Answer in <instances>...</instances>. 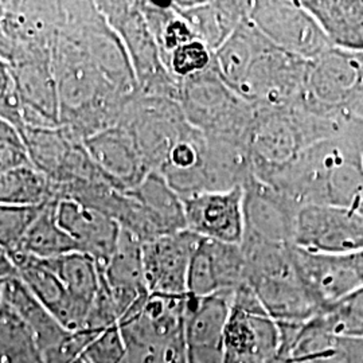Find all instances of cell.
Returning a JSON list of instances; mask_svg holds the SVG:
<instances>
[{
	"label": "cell",
	"mask_w": 363,
	"mask_h": 363,
	"mask_svg": "<svg viewBox=\"0 0 363 363\" xmlns=\"http://www.w3.org/2000/svg\"><path fill=\"white\" fill-rule=\"evenodd\" d=\"M27 164H31V160L21 132L0 118V175Z\"/></svg>",
	"instance_id": "41"
},
{
	"label": "cell",
	"mask_w": 363,
	"mask_h": 363,
	"mask_svg": "<svg viewBox=\"0 0 363 363\" xmlns=\"http://www.w3.org/2000/svg\"><path fill=\"white\" fill-rule=\"evenodd\" d=\"M233 292L205 298L187 294L183 339L187 363H223V337Z\"/></svg>",
	"instance_id": "16"
},
{
	"label": "cell",
	"mask_w": 363,
	"mask_h": 363,
	"mask_svg": "<svg viewBox=\"0 0 363 363\" xmlns=\"http://www.w3.org/2000/svg\"><path fill=\"white\" fill-rule=\"evenodd\" d=\"M1 30L18 50L50 52L64 19V1H3Z\"/></svg>",
	"instance_id": "21"
},
{
	"label": "cell",
	"mask_w": 363,
	"mask_h": 363,
	"mask_svg": "<svg viewBox=\"0 0 363 363\" xmlns=\"http://www.w3.org/2000/svg\"><path fill=\"white\" fill-rule=\"evenodd\" d=\"M249 21L276 48L312 62L333 49L323 28L301 1L256 0Z\"/></svg>",
	"instance_id": "10"
},
{
	"label": "cell",
	"mask_w": 363,
	"mask_h": 363,
	"mask_svg": "<svg viewBox=\"0 0 363 363\" xmlns=\"http://www.w3.org/2000/svg\"><path fill=\"white\" fill-rule=\"evenodd\" d=\"M121 363H150L145 362L143 359H140V358H138V357H132L130 354H125V357H124V359H123V362Z\"/></svg>",
	"instance_id": "45"
},
{
	"label": "cell",
	"mask_w": 363,
	"mask_h": 363,
	"mask_svg": "<svg viewBox=\"0 0 363 363\" xmlns=\"http://www.w3.org/2000/svg\"><path fill=\"white\" fill-rule=\"evenodd\" d=\"M73 363H89L88 362V361H86V359H85V358H84V355H81V357H79V358H78V359H76V361H74V362Z\"/></svg>",
	"instance_id": "47"
},
{
	"label": "cell",
	"mask_w": 363,
	"mask_h": 363,
	"mask_svg": "<svg viewBox=\"0 0 363 363\" xmlns=\"http://www.w3.org/2000/svg\"><path fill=\"white\" fill-rule=\"evenodd\" d=\"M166 363H187L186 359V349H184V339L182 335L169 346L166 354Z\"/></svg>",
	"instance_id": "43"
},
{
	"label": "cell",
	"mask_w": 363,
	"mask_h": 363,
	"mask_svg": "<svg viewBox=\"0 0 363 363\" xmlns=\"http://www.w3.org/2000/svg\"><path fill=\"white\" fill-rule=\"evenodd\" d=\"M211 64L213 52L198 39L174 50L164 62L169 73L179 81L206 72Z\"/></svg>",
	"instance_id": "38"
},
{
	"label": "cell",
	"mask_w": 363,
	"mask_h": 363,
	"mask_svg": "<svg viewBox=\"0 0 363 363\" xmlns=\"http://www.w3.org/2000/svg\"><path fill=\"white\" fill-rule=\"evenodd\" d=\"M48 261L62 280L85 327L86 318L100 288V271L97 264L91 257L77 252Z\"/></svg>",
	"instance_id": "33"
},
{
	"label": "cell",
	"mask_w": 363,
	"mask_h": 363,
	"mask_svg": "<svg viewBox=\"0 0 363 363\" xmlns=\"http://www.w3.org/2000/svg\"><path fill=\"white\" fill-rule=\"evenodd\" d=\"M323 28L333 48L363 52L362 0H300Z\"/></svg>",
	"instance_id": "29"
},
{
	"label": "cell",
	"mask_w": 363,
	"mask_h": 363,
	"mask_svg": "<svg viewBox=\"0 0 363 363\" xmlns=\"http://www.w3.org/2000/svg\"><path fill=\"white\" fill-rule=\"evenodd\" d=\"M247 284L277 323H306L320 308L298 274L292 245L244 237Z\"/></svg>",
	"instance_id": "3"
},
{
	"label": "cell",
	"mask_w": 363,
	"mask_h": 363,
	"mask_svg": "<svg viewBox=\"0 0 363 363\" xmlns=\"http://www.w3.org/2000/svg\"><path fill=\"white\" fill-rule=\"evenodd\" d=\"M142 245L135 237L121 230L113 256L104 268H99L115 304L118 323L139 311L150 298L144 276Z\"/></svg>",
	"instance_id": "22"
},
{
	"label": "cell",
	"mask_w": 363,
	"mask_h": 363,
	"mask_svg": "<svg viewBox=\"0 0 363 363\" xmlns=\"http://www.w3.org/2000/svg\"><path fill=\"white\" fill-rule=\"evenodd\" d=\"M175 10L190 25L195 37L210 52H217L241 26L252 10L253 1L214 0V1H172Z\"/></svg>",
	"instance_id": "25"
},
{
	"label": "cell",
	"mask_w": 363,
	"mask_h": 363,
	"mask_svg": "<svg viewBox=\"0 0 363 363\" xmlns=\"http://www.w3.org/2000/svg\"><path fill=\"white\" fill-rule=\"evenodd\" d=\"M57 220L76 242L78 253L104 268L120 240L121 228L116 220L70 199H57Z\"/></svg>",
	"instance_id": "24"
},
{
	"label": "cell",
	"mask_w": 363,
	"mask_h": 363,
	"mask_svg": "<svg viewBox=\"0 0 363 363\" xmlns=\"http://www.w3.org/2000/svg\"><path fill=\"white\" fill-rule=\"evenodd\" d=\"M244 189V237L294 244L298 210L284 195L255 175Z\"/></svg>",
	"instance_id": "20"
},
{
	"label": "cell",
	"mask_w": 363,
	"mask_h": 363,
	"mask_svg": "<svg viewBox=\"0 0 363 363\" xmlns=\"http://www.w3.org/2000/svg\"><path fill=\"white\" fill-rule=\"evenodd\" d=\"M296 208L331 206L363 213V157L345 130L342 136L312 144L265 179Z\"/></svg>",
	"instance_id": "1"
},
{
	"label": "cell",
	"mask_w": 363,
	"mask_h": 363,
	"mask_svg": "<svg viewBox=\"0 0 363 363\" xmlns=\"http://www.w3.org/2000/svg\"><path fill=\"white\" fill-rule=\"evenodd\" d=\"M4 281L6 280H0V306L3 303V286H4Z\"/></svg>",
	"instance_id": "46"
},
{
	"label": "cell",
	"mask_w": 363,
	"mask_h": 363,
	"mask_svg": "<svg viewBox=\"0 0 363 363\" xmlns=\"http://www.w3.org/2000/svg\"><path fill=\"white\" fill-rule=\"evenodd\" d=\"M281 330L247 284L233 294L223 337V363H280Z\"/></svg>",
	"instance_id": "9"
},
{
	"label": "cell",
	"mask_w": 363,
	"mask_h": 363,
	"mask_svg": "<svg viewBox=\"0 0 363 363\" xmlns=\"http://www.w3.org/2000/svg\"><path fill=\"white\" fill-rule=\"evenodd\" d=\"M61 33L77 42L99 73L125 96L138 93V82L127 52L96 1H64Z\"/></svg>",
	"instance_id": "7"
},
{
	"label": "cell",
	"mask_w": 363,
	"mask_h": 363,
	"mask_svg": "<svg viewBox=\"0 0 363 363\" xmlns=\"http://www.w3.org/2000/svg\"><path fill=\"white\" fill-rule=\"evenodd\" d=\"M286 363H363V337L331 331L319 313L306 323H279Z\"/></svg>",
	"instance_id": "15"
},
{
	"label": "cell",
	"mask_w": 363,
	"mask_h": 363,
	"mask_svg": "<svg viewBox=\"0 0 363 363\" xmlns=\"http://www.w3.org/2000/svg\"><path fill=\"white\" fill-rule=\"evenodd\" d=\"M178 103L189 124L206 139L247 144L256 108L229 88L213 67L182 79Z\"/></svg>",
	"instance_id": "4"
},
{
	"label": "cell",
	"mask_w": 363,
	"mask_h": 363,
	"mask_svg": "<svg viewBox=\"0 0 363 363\" xmlns=\"http://www.w3.org/2000/svg\"><path fill=\"white\" fill-rule=\"evenodd\" d=\"M31 164L40 171L52 187L62 184L84 155V144L65 128H33L21 132Z\"/></svg>",
	"instance_id": "26"
},
{
	"label": "cell",
	"mask_w": 363,
	"mask_h": 363,
	"mask_svg": "<svg viewBox=\"0 0 363 363\" xmlns=\"http://www.w3.org/2000/svg\"><path fill=\"white\" fill-rule=\"evenodd\" d=\"M54 199L52 184L33 164L10 169L0 175V203L34 208Z\"/></svg>",
	"instance_id": "34"
},
{
	"label": "cell",
	"mask_w": 363,
	"mask_h": 363,
	"mask_svg": "<svg viewBox=\"0 0 363 363\" xmlns=\"http://www.w3.org/2000/svg\"><path fill=\"white\" fill-rule=\"evenodd\" d=\"M3 301H6L26 323L43 352L62 342L70 330L61 325L38 298H35L19 277L4 281Z\"/></svg>",
	"instance_id": "31"
},
{
	"label": "cell",
	"mask_w": 363,
	"mask_h": 363,
	"mask_svg": "<svg viewBox=\"0 0 363 363\" xmlns=\"http://www.w3.org/2000/svg\"><path fill=\"white\" fill-rule=\"evenodd\" d=\"M310 62L280 50L262 35L235 93L255 108L301 104Z\"/></svg>",
	"instance_id": "8"
},
{
	"label": "cell",
	"mask_w": 363,
	"mask_h": 363,
	"mask_svg": "<svg viewBox=\"0 0 363 363\" xmlns=\"http://www.w3.org/2000/svg\"><path fill=\"white\" fill-rule=\"evenodd\" d=\"M89 363H121L125 357V346L118 325L99 331L82 352Z\"/></svg>",
	"instance_id": "40"
},
{
	"label": "cell",
	"mask_w": 363,
	"mask_h": 363,
	"mask_svg": "<svg viewBox=\"0 0 363 363\" xmlns=\"http://www.w3.org/2000/svg\"><path fill=\"white\" fill-rule=\"evenodd\" d=\"M42 206L19 208L0 203V247L13 252Z\"/></svg>",
	"instance_id": "39"
},
{
	"label": "cell",
	"mask_w": 363,
	"mask_h": 363,
	"mask_svg": "<svg viewBox=\"0 0 363 363\" xmlns=\"http://www.w3.org/2000/svg\"><path fill=\"white\" fill-rule=\"evenodd\" d=\"M327 328L337 334L363 337V286L319 312Z\"/></svg>",
	"instance_id": "37"
},
{
	"label": "cell",
	"mask_w": 363,
	"mask_h": 363,
	"mask_svg": "<svg viewBox=\"0 0 363 363\" xmlns=\"http://www.w3.org/2000/svg\"><path fill=\"white\" fill-rule=\"evenodd\" d=\"M139 4L145 22L155 38L163 64L174 50L196 39L193 28L175 10L172 1L169 4L139 1Z\"/></svg>",
	"instance_id": "35"
},
{
	"label": "cell",
	"mask_w": 363,
	"mask_h": 363,
	"mask_svg": "<svg viewBox=\"0 0 363 363\" xmlns=\"http://www.w3.org/2000/svg\"><path fill=\"white\" fill-rule=\"evenodd\" d=\"M199 237L190 230L167 234L142 245L144 276L151 295H187V274Z\"/></svg>",
	"instance_id": "19"
},
{
	"label": "cell",
	"mask_w": 363,
	"mask_h": 363,
	"mask_svg": "<svg viewBox=\"0 0 363 363\" xmlns=\"http://www.w3.org/2000/svg\"><path fill=\"white\" fill-rule=\"evenodd\" d=\"M0 363H46L37 339L6 301L0 306Z\"/></svg>",
	"instance_id": "36"
},
{
	"label": "cell",
	"mask_w": 363,
	"mask_h": 363,
	"mask_svg": "<svg viewBox=\"0 0 363 363\" xmlns=\"http://www.w3.org/2000/svg\"><path fill=\"white\" fill-rule=\"evenodd\" d=\"M21 281L52 312V316L70 331L84 328L74 304L60 276L48 259H35L18 252L10 253Z\"/></svg>",
	"instance_id": "27"
},
{
	"label": "cell",
	"mask_w": 363,
	"mask_h": 363,
	"mask_svg": "<svg viewBox=\"0 0 363 363\" xmlns=\"http://www.w3.org/2000/svg\"><path fill=\"white\" fill-rule=\"evenodd\" d=\"M280 363H286V362H280Z\"/></svg>",
	"instance_id": "48"
},
{
	"label": "cell",
	"mask_w": 363,
	"mask_h": 363,
	"mask_svg": "<svg viewBox=\"0 0 363 363\" xmlns=\"http://www.w3.org/2000/svg\"><path fill=\"white\" fill-rule=\"evenodd\" d=\"M350 135L354 140L359 145L363 157V120L362 118H354L350 124Z\"/></svg>",
	"instance_id": "44"
},
{
	"label": "cell",
	"mask_w": 363,
	"mask_h": 363,
	"mask_svg": "<svg viewBox=\"0 0 363 363\" xmlns=\"http://www.w3.org/2000/svg\"><path fill=\"white\" fill-rule=\"evenodd\" d=\"M10 66L25 127H60V99L52 54L21 52Z\"/></svg>",
	"instance_id": "12"
},
{
	"label": "cell",
	"mask_w": 363,
	"mask_h": 363,
	"mask_svg": "<svg viewBox=\"0 0 363 363\" xmlns=\"http://www.w3.org/2000/svg\"><path fill=\"white\" fill-rule=\"evenodd\" d=\"M82 144L94 166L118 189L136 187L151 172L133 136L123 125L99 132Z\"/></svg>",
	"instance_id": "23"
},
{
	"label": "cell",
	"mask_w": 363,
	"mask_h": 363,
	"mask_svg": "<svg viewBox=\"0 0 363 363\" xmlns=\"http://www.w3.org/2000/svg\"><path fill=\"white\" fill-rule=\"evenodd\" d=\"M301 104L325 116L363 120V52L333 48L310 62Z\"/></svg>",
	"instance_id": "6"
},
{
	"label": "cell",
	"mask_w": 363,
	"mask_h": 363,
	"mask_svg": "<svg viewBox=\"0 0 363 363\" xmlns=\"http://www.w3.org/2000/svg\"><path fill=\"white\" fill-rule=\"evenodd\" d=\"M118 125L130 130L145 166L155 172L164 164L172 145L191 128L179 103L139 93L130 99Z\"/></svg>",
	"instance_id": "11"
},
{
	"label": "cell",
	"mask_w": 363,
	"mask_h": 363,
	"mask_svg": "<svg viewBox=\"0 0 363 363\" xmlns=\"http://www.w3.org/2000/svg\"><path fill=\"white\" fill-rule=\"evenodd\" d=\"M206 140V191H229L244 187L253 177L247 144L223 139Z\"/></svg>",
	"instance_id": "30"
},
{
	"label": "cell",
	"mask_w": 363,
	"mask_h": 363,
	"mask_svg": "<svg viewBox=\"0 0 363 363\" xmlns=\"http://www.w3.org/2000/svg\"><path fill=\"white\" fill-rule=\"evenodd\" d=\"M130 191L143 208L152 240L187 230L183 199L159 172L151 171Z\"/></svg>",
	"instance_id": "28"
},
{
	"label": "cell",
	"mask_w": 363,
	"mask_h": 363,
	"mask_svg": "<svg viewBox=\"0 0 363 363\" xmlns=\"http://www.w3.org/2000/svg\"><path fill=\"white\" fill-rule=\"evenodd\" d=\"M16 276V267L13 264L10 252L0 247V280H9Z\"/></svg>",
	"instance_id": "42"
},
{
	"label": "cell",
	"mask_w": 363,
	"mask_h": 363,
	"mask_svg": "<svg viewBox=\"0 0 363 363\" xmlns=\"http://www.w3.org/2000/svg\"><path fill=\"white\" fill-rule=\"evenodd\" d=\"M347 120L316 113L303 104L256 108L247 140L253 175L268 179L312 144L342 136Z\"/></svg>",
	"instance_id": "2"
},
{
	"label": "cell",
	"mask_w": 363,
	"mask_h": 363,
	"mask_svg": "<svg viewBox=\"0 0 363 363\" xmlns=\"http://www.w3.org/2000/svg\"><path fill=\"white\" fill-rule=\"evenodd\" d=\"M109 26L121 40L138 82V93L178 103L181 82L163 64L155 38L145 22L139 1H96Z\"/></svg>",
	"instance_id": "5"
},
{
	"label": "cell",
	"mask_w": 363,
	"mask_h": 363,
	"mask_svg": "<svg viewBox=\"0 0 363 363\" xmlns=\"http://www.w3.org/2000/svg\"><path fill=\"white\" fill-rule=\"evenodd\" d=\"M187 230L198 237L241 245L245 233L244 189L203 191L183 198Z\"/></svg>",
	"instance_id": "18"
},
{
	"label": "cell",
	"mask_w": 363,
	"mask_h": 363,
	"mask_svg": "<svg viewBox=\"0 0 363 363\" xmlns=\"http://www.w3.org/2000/svg\"><path fill=\"white\" fill-rule=\"evenodd\" d=\"M244 284H247V261L241 245L199 237L189 267L187 294L205 298L233 292Z\"/></svg>",
	"instance_id": "17"
},
{
	"label": "cell",
	"mask_w": 363,
	"mask_h": 363,
	"mask_svg": "<svg viewBox=\"0 0 363 363\" xmlns=\"http://www.w3.org/2000/svg\"><path fill=\"white\" fill-rule=\"evenodd\" d=\"M13 252L42 259L78 253L76 242L57 220V199H52L42 206Z\"/></svg>",
	"instance_id": "32"
},
{
	"label": "cell",
	"mask_w": 363,
	"mask_h": 363,
	"mask_svg": "<svg viewBox=\"0 0 363 363\" xmlns=\"http://www.w3.org/2000/svg\"><path fill=\"white\" fill-rule=\"evenodd\" d=\"M294 247L313 253L363 250V213L331 206H304L296 217Z\"/></svg>",
	"instance_id": "14"
},
{
	"label": "cell",
	"mask_w": 363,
	"mask_h": 363,
	"mask_svg": "<svg viewBox=\"0 0 363 363\" xmlns=\"http://www.w3.org/2000/svg\"><path fill=\"white\" fill-rule=\"evenodd\" d=\"M298 274L320 312L363 286V250L313 253L292 245Z\"/></svg>",
	"instance_id": "13"
}]
</instances>
